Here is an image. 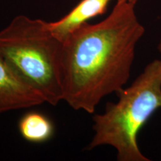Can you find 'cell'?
<instances>
[{"label":"cell","mask_w":161,"mask_h":161,"mask_svg":"<svg viewBox=\"0 0 161 161\" xmlns=\"http://www.w3.org/2000/svg\"><path fill=\"white\" fill-rule=\"evenodd\" d=\"M134 8L116 2L104 20L84 23L63 41V100L74 110L93 114L105 96L125 87L145 33Z\"/></svg>","instance_id":"obj_1"},{"label":"cell","mask_w":161,"mask_h":161,"mask_svg":"<svg viewBox=\"0 0 161 161\" xmlns=\"http://www.w3.org/2000/svg\"><path fill=\"white\" fill-rule=\"evenodd\" d=\"M137 1L138 0H116V2H119V3H127L131 4L133 5H136Z\"/></svg>","instance_id":"obj_7"},{"label":"cell","mask_w":161,"mask_h":161,"mask_svg":"<svg viewBox=\"0 0 161 161\" xmlns=\"http://www.w3.org/2000/svg\"><path fill=\"white\" fill-rule=\"evenodd\" d=\"M116 102L107 103L104 112L92 117L95 134L86 147L115 148L119 161H149L137 143V136L152 114L161 108V60L147 65L128 87L117 93Z\"/></svg>","instance_id":"obj_2"},{"label":"cell","mask_w":161,"mask_h":161,"mask_svg":"<svg viewBox=\"0 0 161 161\" xmlns=\"http://www.w3.org/2000/svg\"><path fill=\"white\" fill-rule=\"evenodd\" d=\"M111 0H81L61 19L49 23L52 33L62 42L90 19L104 14Z\"/></svg>","instance_id":"obj_5"},{"label":"cell","mask_w":161,"mask_h":161,"mask_svg":"<svg viewBox=\"0 0 161 161\" xmlns=\"http://www.w3.org/2000/svg\"><path fill=\"white\" fill-rule=\"evenodd\" d=\"M62 49L63 42L44 20L18 15L0 31V55L54 106L64 98Z\"/></svg>","instance_id":"obj_3"},{"label":"cell","mask_w":161,"mask_h":161,"mask_svg":"<svg viewBox=\"0 0 161 161\" xmlns=\"http://www.w3.org/2000/svg\"><path fill=\"white\" fill-rule=\"evenodd\" d=\"M19 131L24 140L33 143L49 140L55 131L53 122L42 113L28 112L22 116L18 124Z\"/></svg>","instance_id":"obj_6"},{"label":"cell","mask_w":161,"mask_h":161,"mask_svg":"<svg viewBox=\"0 0 161 161\" xmlns=\"http://www.w3.org/2000/svg\"><path fill=\"white\" fill-rule=\"evenodd\" d=\"M158 50H159V52H160V54H161V37H160V42H159V43H158ZM160 60H161V59H160Z\"/></svg>","instance_id":"obj_8"},{"label":"cell","mask_w":161,"mask_h":161,"mask_svg":"<svg viewBox=\"0 0 161 161\" xmlns=\"http://www.w3.org/2000/svg\"><path fill=\"white\" fill-rule=\"evenodd\" d=\"M43 103V96L20 78L0 55V114Z\"/></svg>","instance_id":"obj_4"}]
</instances>
